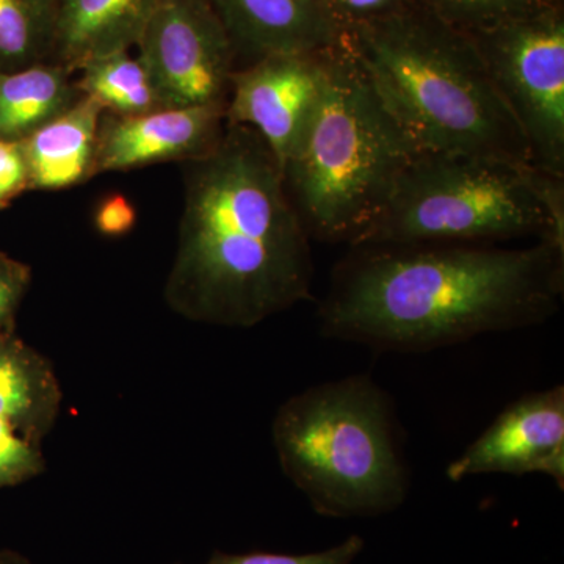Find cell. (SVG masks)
Instances as JSON below:
<instances>
[{
    "mask_svg": "<svg viewBox=\"0 0 564 564\" xmlns=\"http://www.w3.org/2000/svg\"><path fill=\"white\" fill-rule=\"evenodd\" d=\"M564 242L350 247L318 307L322 333L392 351H429L558 313Z\"/></svg>",
    "mask_w": 564,
    "mask_h": 564,
    "instance_id": "1",
    "label": "cell"
},
{
    "mask_svg": "<svg viewBox=\"0 0 564 564\" xmlns=\"http://www.w3.org/2000/svg\"><path fill=\"white\" fill-rule=\"evenodd\" d=\"M311 239L273 152L247 126L187 162L166 304L187 321L252 328L313 299Z\"/></svg>",
    "mask_w": 564,
    "mask_h": 564,
    "instance_id": "2",
    "label": "cell"
},
{
    "mask_svg": "<svg viewBox=\"0 0 564 564\" xmlns=\"http://www.w3.org/2000/svg\"><path fill=\"white\" fill-rule=\"evenodd\" d=\"M347 46L419 151L533 166L473 39L399 13L356 25Z\"/></svg>",
    "mask_w": 564,
    "mask_h": 564,
    "instance_id": "3",
    "label": "cell"
},
{
    "mask_svg": "<svg viewBox=\"0 0 564 564\" xmlns=\"http://www.w3.org/2000/svg\"><path fill=\"white\" fill-rule=\"evenodd\" d=\"M417 152L347 44L326 51L321 91L282 166L310 239L358 242Z\"/></svg>",
    "mask_w": 564,
    "mask_h": 564,
    "instance_id": "4",
    "label": "cell"
},
{
    "mask_svg": "<svg viewBox=\"0 0 564 564\" xmlns=\"http://www.w3.org/2000/svg\"><path fill=\"white\" fill-rule=\"evenodd\" d=\"M282 473L318 514L361 518L395 510L410 491L388 393L355 375L282 403L272 425Z\"/></svg>",
    "mask_w": 564,
    "mask_h": 564,
    "instance_id": "5",
    "label": "cell"
},
{
    "mask_svg": "<svg viewBox=\"0 0 564 564\" xmlns=\"http://www.w3.org/2000/svg\"><path fill=\"white\" fill-rule=\"evenodd\" d=\"M564 242V177L532 165L417 152L352 247Z\"/></svg>",
    "mask_w": 564,
    "mask_h": 564,
    "instance_id": "6",
    "label": "cell"
},
{
    "mask_svg": "<svg viewBox=\"0 0 564 564\" xmlns=\"http://www.w3.org/2000/svg\"><path fill=\"white\" fill-rule=\"evenodd\" d=\"M475 46L529 144L534 169L564 177V25L543 10L478 31Z\"/></svg>",
    "mask_w": 564,
    "mask_h": 564,
    "instance_id": "7",
    "label": "cell"
},
{
    "mask_svg": "<svg viewBox=\"0 0 564 564\" xmlns=\"http://www.w3.org/2000/svg\"><path fill=\"white\" fill-rule=\"evenodd\" d=\"M137 47L165 109L226 104L234 50L209 0H159Z\"/></svg>",
    "mask_w": 564,
    "mask_h": 564,
    "instance_id": "8",
    "label": "cell"
},
{
    "mask_svg": "<svg viewBox=\"0 0 564 564\" xmlns=\"http://www.w3.org/2000/svg\"><path fill=\"white\" fill-rule=\"evenodd\" d=\"M325 52L267 55L231 74L226 124L258 132L281 172L321 91Z\"/></svg>",
    "mask_w": 564,
    "mask_h": 564,
    "instance_id": "9",
    "label": "cell"
},
{
    "mask_svg": "<svg viewBox=\"0 0 564 564\" xmlns=\"http://www.w3.org/2000/svg\"><path fill=\"white\" fill-rule=\"evenodd\" d=\"M445 474L455 484L481 474H543L564 489L563 386L527 393L505 408Z\"/></svg>",
    "mask_w": 564,
    "mask_h": 564,
    "instance_id": "10",
    "label": "cell"
},
{
    "mask_svg": "<svg viewBox=\"0 0 564 564\" xmlns=\"http://www.w3.org/2000/svg\"><path fill=\"white\" fill-rule=\"evenodd\" d=\"M225 129L226 104L161 109L133 117L104 113L95 174L195 161L218 147Z\"/></svg>",
    "mask_w": 564,
    "mask_h": 564,
    "instance_id": "11",
    "label": "cell"
},
{
    "mask_svg": "<svg viewBox=\"0 0 564 564\" xmlns=\"http://www.w3.org/2000/svg\"><path fill=\"white\" fill-rule=\"evenodd\" d=\"M229 40L254 55L318 54L340 46L343 29L326 0H209Z\"/></svg>",
    "mask_w": 564,
    "mask_h": 564,
    "instance_id": "12",
    "label": "cell"
},
{
    "mask_svg": "<svg viewBox=\"0 0 564 564\" xmlns=\"http://www.w3.org/2000/svg\"><path fill=\"white\" fill-rule=\"evenodd\" d=\"M159 0H58L52 62L85 63L137 46Z\"/></svg>",
    "mask_w": 564,
    "mask_h": 564,
    "instance_id": "13",
    "label": "cell"
},
{
    "mask_svg": "<svg viewBox=\"0 0 564 564\" xmlns=\"http://www.w3.org/2000/svg\"><path fill=\"white\" fill-rule=\"evenodd\" d=\"M104 111L82 96L70 109L21 141L31 188L62 191L95 176L96 148Z\"/></svg>",
    "mask_w": 564,
    "mask_h": 564,
    "instance_id": "14",
    "label": "cell"
},
{
    "mask_svg": "<svg viewBox=\"0 0 564 564\" xmlns=\"http://www.w3.org/2000/svg\"><path fill=\"white\" fill-rule=\"evenodd\" d=\"M62 400L50 359L17 333H0V422L43 444L61 415Z\"/></svg>",
    "mask_w": 564,
    "mask_h": 564,
    "instance_id": "15",
    "label": "cell"
},
{
    "mask_svg": "<svg viewBox=\"0 0 564 564\" xmlns=\"http://www.w3.org/2000/svg\"><path fill=\"white\" fill-rule=\"evenodd\" d=\"M73 70L46 62L0 73V141L28 140L82 98Z\"/></svg>",
    "mask_w": 564,
    "mask_h": 564,
    "instance_id": "16",
    "label": "cell"
},
{
    "mask_svg": "<svg viewBox=\"0 0 564 564\" xmlns=\"http://www.w3.org/2000/svg\"><path fill=\"white\" fill-rule=\"evenodd\" d=\"M77 70L82 95L101 104L106 113L133 117L165 109L143 63L129 51L93 58Z\"/></svg>",
    "mask_w": 564,
    "mask_h": 564,
    "instance_id": "17",
    "label": "cell"
},
{
    "mask_svg": "<svg viewBox=\"0 0 564 564\" xmlns=\"http://www.w3.org/2000/svg\"><path fill=\"white\" fill-rule=\"evenodd\" d=\"M58 0H0V73L52 62Z\"/></svg>",
    "mask_w": 564,
    "mask_h": 564,
    "instance_id": "18",
    "label": "cell"
},
{
    "mask_svg": "<svg viewBox=\"0 0 564 564\" xmlns=\"http://www.w3.org/2000/svg\"><path fill=\"white\" fill-rule=\"evenodd\" d=\"M445 18L478 31L536 13L541 0H430Z\"/></svg>",
    "mask_w": 564,
    "mask_h": 564,
    "instance_id": "19",
    "label": "cell"
},
{
    "mask_svg": "<svg viewBox=\"0 0 564 564\" xmlns=\"http://www.w3.org/2000/svg\"><path fill=\"white\" fill-rule=\"evenodd\" d=\"M46 470L43 447L20 430L0 422V489L13 488Z\"/></svg>",
    "mask_w": 564,
    "mask_h": 564,
    "instance_id": "20",
    "label": "cell"
},
{
    "mask_svg": "<svg viewBox=\"0 0 564 564\" xmlns=\"http://www.w3.org/2000/svg\"><path fill=\"white\" fill-rule=\"evenodd\" d=\"M364 551V540L351 534L343 543L322 552L311 554H274V552H248L226 554L215 551L206 564H352Z\"/></svg>",
    "mask_w": 564,
    "mask_h": 564,
    "instance_id": "21",
    "label": "cell"
},
{
    "mask_svg": "<svg viewBox=\"0 0 564 564\" xmlns=\"http://www.w3.org/2000/svg\"><path fill=\"white\" fill-rule=\"evenodd\" d=\"M31 281L32 270L28 263L0 252V333L14 332L18 311Z\"/></svg>",
    "mask_w": 564,
    "mask_h": 564,
    "instance_id": "22",
    "label": "cell"
},
{
    "mask_svg": "<svg viewBox=\"0 0 564 564\" xmlns=\"http://www.w3.org/2000/svg\"><path fill=\"white\" fill-rule=\"evenodd\" d=\"M31 188L28 159L18 141H0V209Z\"/></svg>",
    "mask_w": 564,
    "mask_h": 564,
    "instance_id": "23",
    "label": "cell"
},
{
    "mask_svg": "<svg viewBox=\"0 0 564 564\" xmlns=\"http://www.w3.org/2000/svg\"><path fill=\"white\" fill-rule=\"evenodd\" d=\"M133 218L135 215L128 199L113 196L102 203L101 209L96 215V226L106 236L118 237L132 228Z\"/></svg>",
    "mask_w": 564,
    "mask_h": 564,
    "instance_id": "24",
    "label": "cell"
},
{
    "mask_svg": "<svg viewBox=\"0 0 564 564\" xmlns=\"http://www.w3.org/2000/svg\"><path fill=\"white\" fill-rule=\"evenodd\" d=\"M333 3L339 7L343 13L350 14L356 20H364L361 24L364 22L383 20V18L400 13V11H397L400 0H328L332 11Z\"/></svg>",
    "mask_w": 564,
    "mask_h": 564,
    "instance_id": "25",
    "label": "cell"
},
{
    "mask_svg": "<svg viewBox=\"0 0 564 564\" xmlns=\"http://www.w3.org/2000/svg\"><path fill=\"white\" fill-rule=\"evenodd\" d=\"M0 564H33L31 560L14 551H0Z\"/></svg>",
    "mask_w": 564,
    "mask_h": 564,
    "instance_id": "26",
    "label": "cell"
}]
</instances>
